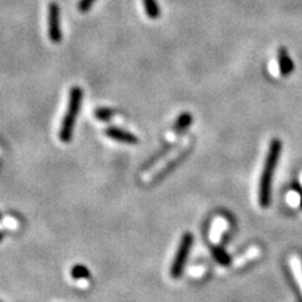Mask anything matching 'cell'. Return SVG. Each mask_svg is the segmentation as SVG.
I'll return each mask as SVG.
<instances>
[{"instance_id":"obj_1","label":"cell","mask_w":302,"mask_h":302,"mask_svg":"<svg viewBox=\"0 0 302 302\" xmlns=\"http://www.w3.org/2000/svg\"><path fill=\"white\" fill-rule=\"evenodd\" d=\"M282 151V143L281 140L273 139L270 144L268 148L267 156H266L265 165H263L262 175H261L260 181V206L262 208H267L271 203V194H272V180L274 177L277 164H278L279 155Z\"/></svg>"},{"instance_id":"obj_2","label":"cell","mask_w":302,"mask_h":302,"mask_svg":"<svg viewBox=\"0 0 302 302\" xmlns=\"http://www.w3.org/2000/svg\"><path fill=\"white\" fill-rule=\"evenodd\" d=\"M82 100L83 90L78 87V86L72 87L71 91H69L66 114L63 116L62 125H60V139L62 143L69 144L72 141L76 121H77L78 114H80L81 107H82Z\"/></svg>"},{"instance_id":"obj_3","label":"cell","mask_w":302,"mask_h":302,"mask_svg":"<svg viewBox=\"0 0 302 302\" xmlns=\"http://www.w3.org/2000/svg\"><path fill=\"white\" fill-rule=\"evenodd\" d=\"M193 234L188 233V232L184 233V236L181 237L177 254H175L173 265H171L170 267V276L173 277V278H179V277H181L182 271H184V268H185L186 261H188L189 252H190V248L191 245H193Z\"/></svg>"},{"instance_id":"obj_4","label":"cell","mask_w":302,"mask_h":302,"mask_svg":"<svg viewBox=\"0 0 302 302\" xmlns=\"http://www.w3.org/2000/svg\"><path fill=\"white\" fill-rule=\"evenodd\" d=\"M47 29H48L49 40L55 44H60L63 39V33L62 24H60V8L56 1H51L48 4Z\"/></svg>"},{"instance_id":"obj_5","label":"cell","mask_w":302,"mask_h":302,"mask_svg":"<svg viewBox=\"0 0 302 302\" xmlns=\"http://www.w3.org/2000/svg\"><path fill=\"white\" fill-rule=\"evenodd\" d=\"M105 134L106 136L115 140L117 143L127 144V145H136V144H139V139H137L136 135L126 131L123 128L116 127V126H111V127L106 128Z\"/></svg>"},{"instance_id":"obj_6","label":"cell","mask_w":302,"mask_h":302,"mask_svg":"<svg viewBox=\"0 0 302 302\" xmlns=\"http://www.w3.org/2000/svg\"><path fill=\"white\" fill-rule=\"evenodd\" d=\"M277 60H278V68H279V73L283 77H287L290 76L295 69V64L294 60H291L290 56L287 53V49L281 47L278 49V55H277Z\"/></svg>"},{"instance_id":"obj_7","label":"cell","mask_w":302,"mask_h":302,"mask_svg":"<svg viewBox=\"0 0 302 302\" xmlns=\"http://www.w3.org/2000/svg\"><path fill=\"white\" fill-rule=\"evenodd\" d=\"M191 122H193V116H191L189 112H184V114L180 115L177 119V121H175L174 131L180 134L181 131L186 130V128L191 125Z\"/></svg>"},{"instance_id":"obj_8","label":"cell","mask_w":302,"mask_h":302,"mask_svg":"<svg viewBox=\"0 0 302 302\" xmlns=\"http://www.w3.org/2000/svg\"><path fill=\"white\" fill-rule=\"evenodd\" d=\"M291 268H292V272H294V276L295 279L297 281V285H299L300 290H301L302 292V265H301V261L299 260V257L294 256L292 258H291Z\"/></svg>"},{"instance_id":"obj_9","label":"cell","mask_w":302,"mask_h":302,"mask_svg":"<svg viewBox=\"0 0 302 302\" xmlns=\"http://www.w3.org/2000/svg\"><path fill=\"white\" fill-rule=\"evenodd\" d=\"M144 8H145V13L151 19H156L160 15V9L157 5L156 0H143Z\"/></svg>"},{"instance_id":"obj_10","label":"cell","mask_w":302,"mask_h":302,"mask_svg":"<svg viewBox=\"0 0 302 302\" xmlns=\"http://www.w3.org/2000/svg\"><path fill=\"white\" fill-rule=\"evenodd\" d=\"M213 256L219 265L222 266H229L231 265V257L228 253L223 249L222 247H214L213 248Z\"/></svg>"},{"instance_id":"obj_11","label":"cell","mask_w":302,"mask_h":302,"mask_svg":"<svg viewBox=\"0 0 302 302\" xmlns=\"http://www.w3.org/2000/svg\"><path fill=\"white\" fill-rule=\"evenodd\" d=\"M71 276H72V278H74V279H86V278H90V276H91V272H90V270L86 267V266L76 265L71 270Z\"/></svg>"},{"instance_id":"obj_12","label":"cell","mask_w":302,"mask_h":302,"mask_svg":"<svg viewBox=\"0 0 302 302\" xmlns=\"http://www.w3.org/2000/svg\"><path fill=\"white\" fill-rule=\"evenodd\" d=\"M115 110L107 109V107H101L94 111V117L100 121H109L111 117H114Z\"/></svg>"},{"instance_id":"obj_13","label":"cell","mask_w":302,"mask_h":302,"mask_svg":"<svg viewBox=\"0 0 302 302\" xmlns=\"http://www.w3.org/2000/svg\"><path fill=\"white\" fill-rule=\"evenodd\" d=\"M94 3H96V0H80L77 4V10L81 14H86L91 10Z\"/></svg>"},{"instance_id":"obj_14","label":"cell","mask_w":302,"mask_h":302,"mask_svg":"<svg viewBox=\"0 0 302 302\" xmlns=\"http://www.w3.org/2000/svg\"><path fill=\"white\" fill-rule=\"evenodd\" d=\"M3 240H4V234H3V232H0V242H1Z\"/></svg>"},{"instance_id":"obj_15","label":"cell","mask_w":302,"mask_h":302,"mask_svg":"<svg viewBox=\"0 0 302 302\" xmlns=\"http://www.w3.org/2000/svg\"><path fill=\"white\" fill-rule=\"evenodd\" d=\"M1 219H3V214L0 213V220H1Z\"/></svg>"},{"instance_id":"obj_16","label":"cell","mask_w":302,"mask_h":302,"mask_svg":"<svg viewBox=\"0 0 302 302\" xmlns=\"http://www.w3.org/2000/svg\"><path fill=\"white\" fill-rule=\"evenodd\" d=\"M301 207H302V195H301Z\"/></svg>"},{"instance_id":"obj_17","label":"cell","mask_w":302,"mask_h":302,"mask_svg":"<svg viewBox=\"0 0 302 302\" xmlns=\"http://www.w3.org/2000/svg\"><path fill=\"white\" fill-rule=\"evenodd\" d=\"M0 302H1V301H0Z\"/></svg>"}]
</instances>
